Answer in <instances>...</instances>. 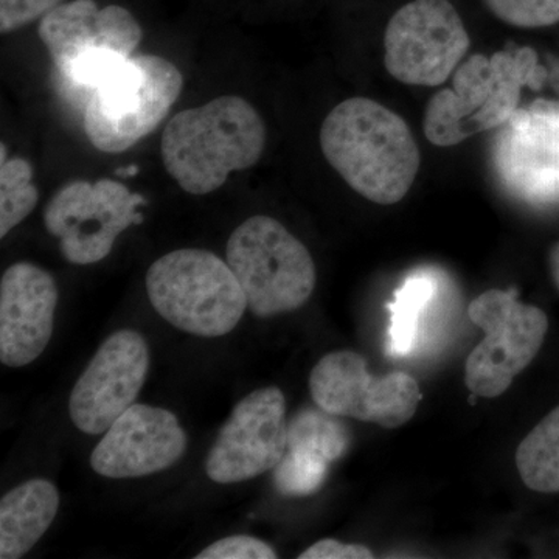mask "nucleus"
<instances>
[{"label": "nucleus", "mask_w": 559, "mask_h": 559, "mask_svg": "<svg viewBox=\"0 0 559 559\" xmlns=\"http://www.w3.org/2000/svg\"><path fill=\"white\" fill-rule=\"evenodd\" d=\"M549 264L551 278L559 290V242L550 250Z\"/></svg>", "instance_id": "obj_29"}, {"label": "nucleus", "mask_w": 559, "mask_h": 559, "mask_svg": "<svg viewBox=\"0 0 559 559\" xmlns=\"http://www.w3.org/2000/svg\"><path fill=\"white\" fill-rule=\"evenodd\" d=\"M439 290V278L430 271H419L406 278L389 305L392 312L389 352L404 356L417 344L419 322Z\"/></svg>", "instance_id": "obj_18"}, {"label": "nucleus", "mask_w": 559, "mask_h": 559, "mask_svg": "<svg viewBox=\"0 0 559 559\" xmlns=\"http://www.w3.org/2000/svg\"><path fill=\"white\" fill-rule=\"evenodd\" d=\"M148 369V344L138 331H117L103 342L70 393L69 414L76 429L105 433L135 403Z\"/></svg>", "instance_id": "obj_13"}, {"label": "nucleus", "mask_w": 559, "mask_h": 559, "mask_svg": "<svg viewBox=\"0 0 559 559\" xmlns=\"http://www.w3.org/2000/svg\"><path fill=\"white\" fill-rule=\"evenodd\" d=\"M38 201L31 162L22 157L0 162V238L20 226Z\"/></svg>", "instance_id": "obj_21"}, {"label": "nucleus", "mask_w": 559, "mask_h": 559, "mask_svg": "<svg viewBox=\"0 0 559 559\" xmlns=\"http://www.w3.org/2000/svg\"><path fill=\"white\" fill-rule=\"evenodd\" d=\"M547 60V84L559 94V58L549 57Z\"/></svg>", "instance_id": "obj_28"}, {"label": "nucleus", "mask_w": 559, "mask_h": 559, "mask_svg": "<svg viewBox=\"0 0 559 559\" xmlns=\"http://www.w3.org/2000/svg\"><path fill=\"white\" fill-rule=\"evenodd\" d=\"M180 70L156 55L131 57L98 84L84 112V132L103 153H123L156 130L178 100Z\"/></svg>", "instance_id": "obj_5"}, {"label": "nucleus", "mask_w": 559, "mask_h": 559, "mask_svg": "<svg viewBox=\"0 0 559 559\" xmlns=\"http://www.w3.org/2000/svg\"><path fill=\"white\" fill-rule=\"evenodd\" d=\"M329 466V462L314 455L286 451L285 457L275 466V487L285 496L312 495L325 481Z\"/></svg>", "instance_id": "obj_22"}, {"label": "nucleus", "mask_w": 559, "mask_h": 559, "mask_svg": "<svg viewBox=\"0 0 559 559\" xmlns=\"http://www.w3.org/2000/svg\"><path fill=\"white\" fill-rule=\"evenodd\" d=\"M270 544L253 536L238 535L216 540L197 555V559H275Z\"/></svg>", "instance_id": "obj_24"}, {"label": "nucleus", "mask_w": 559, "mask_h": 559, "mask_svg": "<svg viewBox=\"0 0 559 559\" xmlns=\"http://www.w3.org/2000/svg\"><path fill=\"white\" fill-rule=\"evenodd\" d=\"M498 20L520 28H540L559 22V0H484Z\"/></svg>", "instance_id": "obj_23"}, {"label": "nucleus", "mask_w": 559, "mask_h": 559, "mask_svg": "<svg viewBox=\"0 0 559 559\" xmlns=\"http://www.w3.org/2000/svg\"><path fill=\"white\" fill-rule=\"evenodd\" d=\"M507 123L496 154L507 186L527 200H559V130L527 109H518Z\"/></svg>", "instance_id": "obj_16"}, {"label": "nucleus", "mask_w": 559, "mask_h": 559, "mask_svg": "<svg viewBox=\"0 0 559 559\" xmlns=\"http://www.w3.org/2000/svg\"><path fill=\"white\" fill-rule=\"evenodd\" d=\"M326 162L356 193L374 204L406 197L419 171V150L409 124L370 98L340 103L320 128Z\"/></svg>", "instance_id": "obj_1"}, {"label": "nucleus", "mask_w": 559, "mask_h": 559, "mask_svg": "<svg viewBox=\"0 0 559 559\" xmlns=\"http://www.w3.org/2000/svg\"><path fill=\"white\" fill-rule=\"evenodd\" d=\"M226 255L257 318L299 310L316 288L310 250L271 216H250L237 227Z\"/></svg>", "instance_id": "obj_6"}, {"label": "nucleus", "mask_w": 559, "mask_h": 559, "mask_svg": "<svg viewBox=\"0 0 559 559\" xmlns=\"http://www.w3.org/2000/svg\"><path fill=\"white\" fill-rule=\"evenodd\" d=\"M58 286L33 263L13 264L0 280V360L25 367L38 359L53 334Z\"/></svg>", "instance_id": "obj_15"}, {"label": "nucleus", "mask_w": 559, "mask_h": 559, "mask_svg": "<svg viewBox=\"0 0 559 559\" xmlns=\"http://www.w3.org/2000/svg\"><path fill=\"white\" fill-rule=\"evenodd\" d=\"M187 444L186 430L173 412L132 404L92 451L91 466L108 479H135L170 468Z\"/></svg>", "instance_id": "obj_14"}, {"label": "nucleus", "mask_w": 559, "mask_h": 559, "mask_svg": "<svg viewBox=\"0 0 559 559\" xmlns=\"http://www.w3.org/2000/svg\"><path fill=\"white\" fill-rule=\"evenodd\" d=\"M471 39L450 0H412L390 17L384 66L409 86L436 87L455 72Z\"/></svg>", "instance_id": "obj_10"}, {"label": "nucleus", "mask_w": 559, "mask_h": 559, "mask_svg": "<svg viewBox=\"0 0 559 559\" xmlns=\"http://www.w3.org/2000/svg\"><path fill=\"white\" fill-rule=\"evenodd\" d=\"M300 559H371L374 555L359 544H344L336 539H322L300 555Z\"/></svg>", "instance_id": "obj_26"}, {"label": "nucleus", "mask_w": 559, "mask_h": 559, "mask_svg": "<svg viewBox=\"0 0 559 559\" xmlns=\"http://www.w3.org/2000/svg\"><path fill=\"white\" fill-rule=\"evenodd\" d=\"M61 3L62 0H0V33L7 35L43 20Z\"/></svg>", "instance_id": "obj_25"}, {"label": "nucleus", "mask_w": 559, "mask_h": 559, "mask_svg": "<svg viewBox=\"0 0 559 559\" xmlns=\"http://www.w3.org/2000/svg\"><path fill=\"white\" fill-rule=\"evenodd\" d=\"M60 510V492L51 481H24L0 500V558L20 559L49 530Z\"/></svg>", "instance_id": "obj_17"}, {"label": "nucleus", "mask_w": 559, "mask_h": 559, "mask_svg": "<svg viewBox=\"0 0 559 559\" xmlns=\"http://www.w3.org/2000/svg\"><path fill=\"white\" fill-rule=\"evenodd\" d=\"M288 450L286 400L278 388L249 393L235 406L205 460L216 484H240L266 473Z\"/></svg>", "instance_id": "obj_12"}, {"label": "nucleus", "mask_w": 559, "mask_h": 559, "mask_svg": "<svg viewBox=\"0 0 559 559\" xmlns=\"http://www.w3.org/2000/svg\"><path fill=\"white\" fill-rule=\"evenodd\" d=\"M145 283L154 310L193 336H226L248 308L229 263L209 250H173L151 264Z\"/></svg>", "instance_id": "obj_4"}, {"label": "nucleus", "mask_w": 559, "mask_h": 559, "mask_svg": "<svg viewBox=\"0 0 559 559\" xmlns=\"http://www.w3.org/2000/svg\"><path fill=\"white\" fill-rule=\"evenodd\" d=\"M349 432L336 415L320 409L297 412L288 423V450L305 452L331 463L349 447Z\"/></svg>", "instance_id": "obj_20"}, {"label": "nucleus", "mask_w": 559, "mask_h": 559, "mask_svg": "<svg viewBox=\"0 0 559 559\" xmlns=\"http://www.w3.org/2000/svg\"><path fill=\"white\" fill-rule=\"evenodd\" d=\"M142 204L145 198L119 180H73L51 197L44 210V226L60 240L69 263L86 266L106 259L120 234L143 223L135 210Z\"/></svg>", "instance_id": "obj_9"}, {"label": "nucleus", "mask_w": 559, "mask_h": 559, "mask_svg": "<svg viewBox=\"0 0 559 559\" xmlns=\"http://www.w3.org/2000/svg\"><path fill=\"white\" fill-rule=\"evenodd\" d=\"M266 127L259 110L237 95L176 114L162 134L165 170L190 194L213 193L231 173L259 164Z\"/></svg>", "instance_id": "obj_2"}, {"label": "nucleus", "mask_w": 559, "mask_h": 559, "mask_svg": "<svg viewBox=\"0 0 559 559\" xmlns=\"http://www.w3.org/2000/svg\"><path fill=\"white\" fill-rule=\"evenodd\" d=\"M316 406L336 417L400 428L418 411L421 392L404 371L373 377L355 352H333L316 364L310 374Z\"/></svg>", "instance_id": "obj_11"}, {"label": "nucleus", "mask_w": 559, "mask_h": 559, "mask_svg": "<svg viewBox=\"0 0 559 559\" xmlns=\"http://www.w3.org/2000/svg\"><path fill=\"white\" fill-rule=\"evenodd\" d=\"M547 68L530 47L473 55L455 69L454 90L437 92L425 110V135L432 145L454 146L479 132L502 127L520 105L524 86L540 91Z\"/></svg>", "instance_id": "obj_3"}, {"label": "nucleus", "mask_w": 559, "mask_h": 559, "mask_svg": "<svg viewBox=\"0 0 559 559\" xmlns=\"http://www.w3.org/2000/svg\"><path fill=\"white\" fill-rule=\"evenodd\" d=\"M535 119L559 130V100H535L527 109Z\"/></svg>", "instance_id": "obj_27"}, {"label": "nucleus", "mask_w": 559, "mask_h": 559, "mask_svg": "<svg viewBox=\"0 0 559 559\" xmlns=\"http://www.w3.org/2000/svg\"><path fill=\"white\" fill-rule=\"evenodd\" d=\"M471 322L485 340L471 352L466 388L481 399H496L538 355L549 330L546 312L522 304L514 290L489 289L469 304Z\"/></svg>", "instance_id": "obj_8"}, {"label": "nucleus", "mask_w": 559, "mask_h": 559, "mask_svg": "<svg viewBox=\"0 0 559 559\" xmlns=\"http://www.w3.org/2000/svg\"><path fill=\"white\" fill-rule=\"evenodd\" d=\"M39 38L66 83L95 90L130 60L143 32L124 7L100 9L97 0H70L40 20Z\"/></svg>", "instance_id": "obj_7"}, {"label": "nucleus", "mask_w": 559, "mask_h": 559, "mask_svg": "<svg viewBox=\"0 0 559 559\" xmlns=\"http://www.w3.org/2000/svg\"><path fill=\"white\" fill-rule=\"evenodd\" d=\"M516 466L527 488L559 492V406L521 441Z\"/></svg>", "instance_id": "obj_19"}]
</instances>
